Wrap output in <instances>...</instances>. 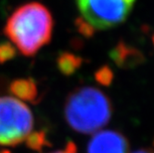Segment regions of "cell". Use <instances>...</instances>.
<instances>
[{
  "mask_svg": "<svg viewBox=\"0 0 154 153\" xmlns=\"http://www.w3.org/2000/svg\"><path fill=\"white\" fill-rule=\"evenodd\" d=\"M53 16L45 5L30 2L18 7L7 19L4 34L26 57H32L52 39Z\"/></svg>",
  "mask_w": 154,
  "mask_h": 153,
  "instance_id": "obj_1",
  "label": "cell"
},
{
  "mask_svg": "<svg viewBox=\"0 0 154 153\" xmlns=\"http://www.w3.org/2000/svg\"><path fill=\"white\" fill-rule=\"evenodd\" d=\"M112 107L109 99L94 87H82L68 96L64 115L72 129L90 134L99 131L109 122Z\"/></svg>",
  "mask_w": 154,
  "mask_h": 153,
  "instance_id": "obj_2",
  "label": "cell"
},
{
  "mask_svg": "<svg viewBox=\"0 0 154 153\" xmlns=\"http://www.w3.org/2000/svg\"><path fill=\"white\" fill-rule=\"evenodd\" d=\"M136 0H77L80 18L97 30H107L122 24L131 13Z\"/></svg>",
  "mask_w": 154,
  "mask_h": 153,
  "instance_id": "obj_3",
  "label": "cell"
},
{
  "mask_svg": "<svg viewBox=\"0 0 154 153\" xmlns=\"http://www.w3.org/2000/svg\"><path fill=\"white\" fill-rule=\"evenodd\" d=\"M34 126L31 109L16 97L0 96V146H16Z\"/></svg>",
  "mask_w": 154,
  "mask_h": 153,
  "instance_id": "obj_4",
  "label": "cell"
},
{
  "mask_svg": "<svg viewBox=\"0 0 154 153\" xmlns=\"http://www.w3.org/2000/svg\"><path fill=\"white\" fill-rule=\"evenodd\" d=\"M128 142L121 133L114 130H100L90 139L87 153H127Z\"/></svg>",
  "mask_w": 154,
  "mask_h": 153,
  "instance_id": "obj_5",
  "label": "cell"
},
{
  "mask_svg": "<svg viewBox=\"0 0 154 153\" xmlns=\"http://www.w3.org/2000/svg\"><path fill=\"white\" fill-rule=\"evenodd\" d=\"M109 56L116 65L122 69H132L144 62V56L138 49L119 42L110 51Z\"/></svg>",
  "mask_w": 154,
  "mask_h": 153,
  "instance_id": "obj_6",
  "label": "cell"
},
{
  "mask_svg": "<svg viewBox=\"0 0 154 153\" xmlns=\"http://www.w3.org/2000/svg\"><path fill=\"white\" fill-rule=\"evenodd\" d=\"M9 92L24 102L36 103L39 99L37 83L33 79H17L9 84Z\"/></svg>",
  "mask_w": 154,
  "mask_h": 153,
  "instance_id": "obj_7",
  "label": "cell"
},
{
  "mask_svg": "<svg viewBox=\"0 0 154 153\" xmlns=\"http://www.w3.org/2000/svg\"><path fill=\"white\" fill-rule=\"evenodd\" d=\"M83 59L75 54L63 52L59 55L57 59V66L59 71L65 76H71L81 67Z\"/></svg>",
  "mask_w": 154,
  "mask_h": 153,
  "instance_id": "obj_8",
  "label": "cell"
},
{
  "mask_svg": "<svg viewBox=\"0 0 154 153\" xmlns=\"http://www.w3.org/2000/svg\"><path fill=\"white\" fill-rule=\"evenodd\" d=\"M24 141L29 149L38 152H41L46 146H51V142L47 139V134H46L45 130L31 131Z\"/></svg>",
  "mask_w": 154,
  "mask_h": 153,
  "instance_id": "obj_9",
  "label": "cell"
},
{
  "mask_svg": "<svg viewBox=\"0 0 154 153\" xmlns=\"http://www.w3.org/2000/svg\"><path fill=\"white\" fill-rule=\"evenodd\" d=\"M96 81L103 87H109L113 81V73L109 67L103 66L99 69L94 74Z\"/></svg>",
  "mask_w": 154,
  "mask_h": 153,
  "instance_id": "obj_10",
  "label": "cell"
},
{
  "mask_svg": "<svg viewBox=\"0 0 154 153\" xmlns=\"http://www.w3.org/2000/svg\"><path fill=\"white\" fill-rule=\"evenodd\" d=\"M16 54L15 47L8 42L0 43V64H4L14 58Z\"/></svg>",
  "mask_w": 154,
  "mask_h": 153,
  "instance_id": "obj_11",
  "label": "cell"
},
{
  "mask_svg": "<svg viewBox=\"0 0 154 153\" xmlns=\"http://www.w3.org/2000/svg\"><path fill=\"white\" fill-rule=\"evenodd\" d=\"M54 153H77V146L75 145L74 142H68V144L66 145V148L64 150H59L56 151Z\"/></svg>",
  "mask_w": 154,
  "mask_h": 153,
  "instance_id": "obj_12",
  "label": "cell"
},
{
  "mask_svg": "<svg viewBox=\"0 0 154 153\" xmlns=\"http://www.w3.org/2000/svg\"><path fill=\"white\" fill-rule=\"evenodd\" d=\"M133 153H154V152L150 151V150H137V151L133 152Z\"/></svg>",
  "mask_w": 154,
  "mask_h": 153,
  "instance_id": "obj_13",
  "label": "cell"
},
{
  "mask_svg": "<svg viewBox=\"0 0 154 153\" xmlns=\"http://www.w3.org/2000/svg\"><path fill=\"white\" fill-rule=\"evenodd\" d=\"M0 153H11L9 150H1L0 151Z\"/></svg>",
  "mask_w": 154,
  "mask_h": 153,
  "instance_id": "obj_14",
  "label": "cell"
},
{
  "mask_svg": "<svg viewBox=\"0 0 154 153\" xmlns=\"http://www.w3.org/2000/svg\"><path fill=\"white\" fill-rule=\"evenodd\" d=\"M152 43H153V45H154V35L152 36Z\"/></svg>",
  "mask_w": 154,
  "mask_h": 153,
  "instance_id": "obj_15",
  "label": "cell"
},
{
  "mask_svg": "<svg viewBox=\"0 0 154 153\" xmlns=\"http://www.w3.org/2000/svg\"><path fill=\"white\" fill-rule=\"evenodd\" d=\"M153 144H154V140H153Z\"/></svg>",
  "mask_w": 154,
  "mask_h": 153,
  "instance_id": "obj_16",
  "label": "cell"
}]
</instances>
